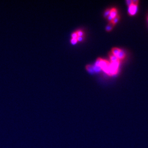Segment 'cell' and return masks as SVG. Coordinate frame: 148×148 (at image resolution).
Segmentation results:
<instances>
[{"label": "cell", "instance_id": "cell-10", "mask_svg": "<svg viewBox=\"0 0 148 148\" xmlns=\"http://www.w3.org/2000/svg\"><path fill=\"white\" fill-rule=\"evenodd\" d=\"M71 42L72 44L75 45L78 42V40L77 39H75V38H72L71 40Z\"/></svg>", "mask_w": 148, "mask_h": 148}, {"label": "cell", "instance_id": "cell-5", "mask_svg": "<svg viewBox=\"0 0 148 148\" xmlns=\"http://www.w3.org/2000/svg\"><path fill=\"white\" fill-rule=\"evenodd\" d=\"M120 16L117 15L115 18H114L112 20V21L110 22V23H111L114 26L115 24H116L118 23V22L120 20Z\"/></svg>", "mask_w": 148, "mask_h": 148}, {"label": "cell", "instance_id": "cell-1", "mask_svg": "<svg viewBox=\"0 0 148 148\" xmlns=\"http://www.w3.org/2000/svg\"><path fill=\"white\" fill-rule=\"evenodd\" d=\"M129 13L130 16H134L137 12L138 5L132 3L131 5L129 6Z\"/></svg>", "mask_w": 148, "mask_h": 148}, {"label": "cell", "instance_id": "cell-9", "mask_svg": "<svg viewBox=\"0 0 148 148\" xmlns=\"http://www.w3.org/2000/svg\"><path fill=\"white\" fill-rule=\"evenodd\" d=\"M78 37H82L83 35V32L81 30H79L76 32Z\"/></svg>", "mask_w": 148, "mask_h": 148}, {"label": "cell", "instance_id": "cell-7", "mask_svg": "<svg viewBox=\"0 0 148 148\" xmlns=\"http://www.w3.org/2000/svg\"><path fill=\"white\" fill-rule=\"evenodd\" d=\"M114 26L111 23H110V24L108 25L107 26V27H106V31H107V32H110V31H112V30L113 29Z\"/></svg>", "mask_w": 148, "mask_h": 148}, {"label": "cell", "instance_id": "cell-12", "mask_svg": "<svg viewBox=\"0 0 148 148\" xmlns=\"http://www.w3.org/2000/svg\"><path fill=\"white\" fill-rule=\"evenodd\" d=\"M132 3H133V0H128L126 1V3L129 6H130V5H131L132 4Z\"/></svg>", "mask_w": 148, "mask_h": 148}, {"label": "cell", "instance_id": "cell-6", "mask_svg": "<svg viewBox=\"0 0 148 148\" xmlns=\"http://www.w3.org/2000/svg\"><path fill=\"white\" fill-rule=\"evenodd\" d=\"M110 62H115L116 61H120L115 56L113 55L112 54H111L110 56Z\"/></svg>", "mask_w": 148, "mask_h": 148}, {"label": "cell", "instance_id": "cell-8", "mask_svg": "<svg viewBox=\"0 0 148 148\" xmlns=\"http://www.w3.org/2000/svg\"><path fill=\"white\" fill-rule=\"evenodd\" d=\"M110 9H107L106 11L104 13V16L106 18H107L109 15H110Z\"/></svg>", "mask_w": 148, "mask_h": 148}, {"label": "cell", "instance_id": "cell-2", "mask_svg": "<svg viewBox=\"0 0 148 148\" xmlns=\"http://www.w3.org/2000/svg\"><path fill=\"white\" fill-rule=\"evenodd\" d=\"M113 19L115 18L117 16V10L115 8H113L110 9L109 15Z\"/></svg>", "mask_w": 148, "mask_h": 148}, {"label": "cell", "instance_id": "cell-13", "mask_svg": "<svg viewBox=\"0 0 148 148\" xmlns=\"http://www.w3.org/2000/svg\"><path fill=\"white\" fill-rule=\"evenodd\" d=\"M78 41H80V42H81L82 40H83V38L82 37H78L77 38Z\"/></svg>", "mask_w": 148, "mask_h": 148}, {"label": "cell", "instance_id": "cell-11", "mask_svg": "<svg viewBox=\"0 0 148 148\" xmlns=\"http://www.w3.org/2000/svg\"><path fill=\"white\" fill-rule=\"evenodd\" d=\"M78 37V35H77V34L76 32H74V33H73L72 34V38H75V39H77Z\"/></svg>", "mask_w": 148, "mask_h": 148}, {"label": "cell", "instance_id": "cell-3", "mask_svg": "<svg viewBox=\"0 0 148 148\" xmlns=\"http://www.w3.org/2000/svg\"><path fill=\"white\" fill-rule=\"evenodd\" d=\"M125 56H126V54H125V53L124 52V51L123 50L120 49L118 54L117 55L116 57L120 61H121L125 58Z\"/></svg>", "mask_w": 148, "mask_h": 148}, {"label": "cell", "instance_id": "cell-4", "mask_svg": "<svg viewBox=\"0 0 148 148\" xmlns=\"http://www.w3.org/2000/svg\"><path fill=\"white\" fill-rule=\"evenodd\" d=\"M120 50V49L117 48H114L112 49V54L113 55L115 56V57H117V55L118 54L119 51Z\"/></svg>", "mask_w": 148, "mask_h": 148}]
</instances>
